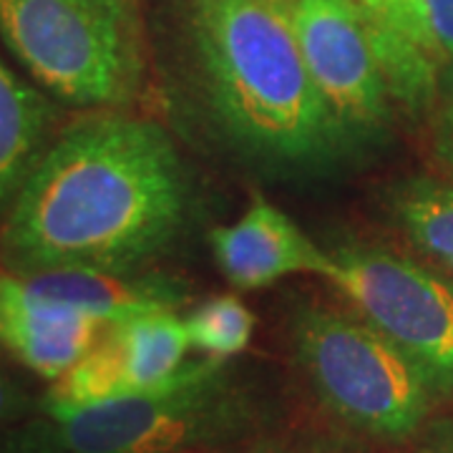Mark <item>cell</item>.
I'll use <instances>...</instances> for the list:
<instances>
[{"instance_id":"6da1fadb","label":"cell","mask_w":453,"mask_h":453,"mask_svg":"<svg viewBox=\"0 0 453 453\" xmlns=\"http://www.w3.org/2000/svg\"><path fill=\"white\" fill-rule=\"evenodd\" d=\"M189 179L159 121L88 111L58 129L0 222V270L139 273L187 222Z\"/></svg>"},{"instance_id":"7a4b0ae2","label":"cell","mask_w":453,"mask_h":453,"mask_svg":"<svg viewBox=\"0 0 453 453\" xmlns=\"http://www.w3.org/2000/svg\"><path fill=\"white\" fill-rule=\"evenodd\" d=\"M210 109L244 154L280 169H323L348 134L310 76L285 0H189Z\"/></svg>"},{"instance_id":"3957f363","label":"cell","mask_w":453,"mask_h":453,"mask_svg":"<svg viewBox=\"0 0 453 453\" xmlns=\"http://www.w3.org/2000/svg\"><path fill=\"white\" fill-rule=\"evenodd\" d=\"M0 38L50 98L127 109L146 88L142 0H0Z\"/></svg>"},{"instance_id":"277c9868","label":"cell","mask_w":453,"mask_h":453,"mask_svg":"<svg viewBox=\"0 0 453 453\" xmlns=\"http://www.w3.org/2000/svg\"><path fill=\"white\" fill-rule=\"evenodd\" d=\"M71 453H196L244 438L255 395L226 360L196 357L164 386L79 408H43Z\"/></svg>"},{"instance_id":"5b68a950","label":"cell","mask_w":453,"mask_h":453,"mask_svg":"<svg viewBox=\"0 0 453 453\" xmlns=\"http://www.w3.org/2000/svg\"><path fill=\"white\" fill-rule=\"evenodd\" d=\"M292 345L318 398L350 428L403 441L426 421L436 393L416 363L357 312L300 310Z\"/></svg>"},{"instance_id":"8992f818","label":"cell","mask_w":453,"mask_h":453,"mask_svg":"<svg viewBox=\"0 0 453 453\" xmlns=\"http://www.w3.org/2000/svg\"><path fill=\"white\" fill-rule=\"evenodd\" d=\"M327 282L416 363L436 395L453 393V277L386 247H338Z\"/></svg>"},{"instance_id":"52a82bcc","label":"cell","mask_w":453,"mask_h":453,"mask_svg":"<svg viewBox=\"0 0 453 453\" xmlns=\"http://www.w3.org/2000/svg\"><path fill=\"white\" fill-rule=\"evenodd\" d=\"M292 23L310 76L348 139L390 119V88L357 0H292Z\"/></svg>"},{"instance_id":"ba28073f","label":"cell","mask_w":453,"mask_h":453,"mask_svg":"<svg viewBox=\"0 0 453 453\" xmlns=\"http://www.w3.org/2000/svg\"><path fill=\"white\" fill-rule=\"evenodd\" d=\"M189 348L179 310H151L106 323L94 348L50 383L41 408H79L159 388L184 368Z\"/></svg>"},{"instance_id":"9c48e42d","label":"cell","mask_w":453,"mask_h":453,"mask_svg":"<svg viewBox=\"0 0 453 453\" xmlns=\"http://www.w3.org/2000/svg\"><path fill=\"white\" fill-rule=\"evenodd\" d=\"M210 247L219 273L237 290H262L290 275L327 277L333 255L315 244L282 211L262 195L232 225L214 226Z\"/></svg>"},{"instance_id":"30bf717a","label":"cell","mask_w":453,"mask_h":453,"mask_svg":"<svg viewBox=\"0 0 453 453\" xmlns=\"http://www.w3.org/2000/svg\"><path fill=\"white\" fill-rule=\"evenodd\" d=\"M104 325L33 295L18 275L0 270V348L35 375L58 380L94 348Z\"/></svg>"},{"instance_id":"8fae6325","label":"cell","mask_w":453,"mask_h":453,"mask_svg":"<svg viewBox=\"0 0 453 453\" xmlns=\"http://www.w3.org/2000/svg\"><path fill=\"white\" fill-rule=\"evenodd\" d=\"M18 280L33 295L96 318L101 323H113L151 310H179L187 303L181 282L144 273L49 270L18 275Z\"/></svg>"},{"instance_id":"7c38bea8","label":"cell","mask_w":453,"mask_h":453,"mask_svg":"<svg viewBox=\"0 0 453 453\" xmlns=\"http://www.w3.org/2000/svg\"><path fill=\"white\" fill-rule=\"evenodd\" d=\"M58 106L0 58V222L58 134Z\"/></svg>"},{"instance_id":"4fadbf2b","label":"cell","mask_w":453,"mask_h":453,"mask_svg":"<svg viewBox=\"0 0 453 453\" xmlns=\"http://www.w3.org/2000/svg\"><path fill=\"white\" fill-rule=\"evenodd\" d=\"M390 210L413 247L453 277V184L401 181L390 192Z\"/></svg>"},{"instance_id":"5bb4252c","label":"cell","mask_w":453,"mask_h":453,"mask_svg":"<svg viewBox=\"0 0 453 453\" xmlns=\"http://www.w3.org/2000/svg\"><path fill=\"white\" fill-rule=\"evenodd\" d=\"M184 323L192 348L217 360L244 353L255 335V315L237 295H217L204 300L184 318Z\"/></svg>"},{"instance_id":"9a60e30c","label":"cell","mask_w":453,"mask_h":453,"mask_svg":"<svg viewBox=\"0 0 453 453\" xmlns=\"http://www.w3.org/2000/svg\"><path fill=\"white\" fill-rule=\"evenodd\" d=\"M365 20L386 31L403 33L441 65L453 61V0H395L388 16Z\"/></svg>"},{"instance_id":"2e32d148","label":"cell","mask_w":453,"mask_h":453,"mask_svg":"<svg viewBox=\"0 0 453 453\" xmlns=\"http://www.w3.org/2000/svg\"><path fill=\"white\" fill-rule=\"evenodd\" d=\"M0 453H71L56 423L43 413L41 418L11 423L0 428Z\"/></svg>"},{"instance_id":"e0dca14e","label":"cell","mask_w":453,"mask_h":453,"mask_svg":"<svg viewBox=\"0 0 453 453\" xmlns=\"http://www.w3.org/2000/svg\"><path fill=\"white\" fill-rule=\"evenodd\" d=\"M436 151L453 169V61L441 65L436 88Z\"/></svg>"},{"instance_id":"ac0fdd59","label":"cell","mask_w":453,"mask_h":453,"mask_svg":"<svg viewBox=\"0 0 453 453\" xmlns=\"http://www.w3.org/2000/svg\"><path fill=\"white\" fill-rule=\"evenodd\" d=\"M35 398L16 375L0 368V428L11 423L26 421L35 408Z\"/></svg>"},{"instance_id":"d6986e66","label":"cell","mask_w":453,"mask_h":453,"mask_svg":"<svg viewBox=\"0 0 453 453\" xmlns=\"http://www.w3.org/2000/svg\"><path fill=\"white\" fill-rule=\"evenodd\" d=\"M423 453H453V421L441 423L431 431Z\"/></svg>"},{"instance_id":"ffe728a7","label":"cell","mask_w":453,"mask_h":453,"mask_svg":"<svg viewBox=\"0 0 453 453\" xmlns=\"http://www.w3.org/2000/svg\"><path fill=\"white\" fill-rule=\"evenodd\" d=\"M357 3H360V8H363L365 18H371V20H380V18H386L390 13V8L395 5V0H357Z\"/></svg>"},{"instance_id":"44dd1931","label":"cell","mask_w":453,"mask_h":453,"mask_svg":"<svg viewBox=\"0 0 453 453\" xmlns=\"http://www.w3.org/2000/svg\"><path fill=\"white\" fill-rule=\"evenodd\" d=\"M285 3H290V5H292V0H285Z\"/></svg>"}]
</instances>
